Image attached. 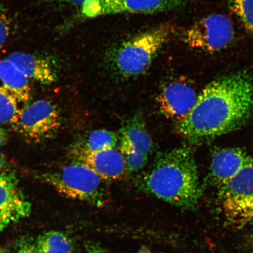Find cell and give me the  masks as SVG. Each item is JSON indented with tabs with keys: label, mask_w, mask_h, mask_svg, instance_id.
<instances>
[{
	"label": "cell",
	"mask_w": 253,
	"mask_h": 253,
	"mask_svg": "<svg viewBox=\"0 0 253 253\" xmlns=\"http://www.w3.org/2000/svg\"><path fill=\"white\" fill-rule=\"evenodd\" d=\"M253 116V79L239 72L214 80L199 94L187 116L176 130L191 143L229 133Z\"/></svg>",
	"instance_id": "6da1fadb"
},
{
	"label": "cell",
	"mask_w": 253,
	"mask_h": 253,
	"mask_svg": "<svg viewBox=\"0 0 253 253\" xmlns=\"http://www.w3.org/2000/svg\"><path fill=\"white\" fill-rule=\"evenodd\" d=\"M142 191L183 209L197 207L201 196L197 163L188 147L158 153L151 169L138 178Z\"/></svg>",
	"instance_id": "7a4b0ae2"
},
{
	"label": "cell",
	"mask_w": 253,
	"mask_h": 253,
	"mask_svg": "<svg viewBox=\"0 0 253 253\" xmlns=\"http://www.w3.org/2000/svg\"><path fill=\"white\" fill-rule=\"evenodd\" d=\"M173 33L172 25L163 24L122 41L106 53L107 68L120 79L139 77L150 68Z\"/></svg>",
	"instance_id": "3957f363"
},
{
	"label": "cell",
	"mask_w": 253,
	"mask_h": 253,
	"mask_svg": "<svg viewBox=\"0 0 253 253\" xmlns=\"http://www.w3.org/2000/svg\"><path fill=\"white\" fill-rule=\"evenodd\" d=\"M37 177L65 197L86 202L95 207H103L110 200L108 182L78 161L54 171L41 173Z\"/></svg>",
	"instance_id": "277c9868"
},
{
	"label": "cell",
	"mask_w": 253,
	"mask_h": 253,
	"mask_svg": "<svg viewBox=\"0 0 253 253\" xmlns=\"http://www.w3.org/2000/svg\"><path fill=\"white\" fill-rule=\"evenodd\" d=\"M62 124L61 113L56 104L41 99L21 109L14 128L25 140L39 144L55 137Z\"/></svg>",
	"instance_id": "5b68a950"
},
{
	"label": "cell",
	"mask_w": 253,
	"mask_h": 253,
	"mask_svg": "<svg viewBox=\"0 0 253 253\" xmlns=\"http://www.w3.org/2000/svg\"><path fill=\"white\" fill-rule=\"evenodd\" d=\"M232 22L227 16L211 14L190 25L183 31L181 39L193 49L207 53L221 51L235 39Z\"/></svg>",
	"instance_id": "8992f818"
},
{
	"label": "cell",
	"mask_w": 253,
	"mask_h": 253,
	"mask_svg": "<svg viewBox=\"0 0 253 253\" xmlns=\"http://www.w3.org/2000/svg\"><path fill=\"white\" fill-rule=\"evenodd\" d=\"M219 188L221 208L227 219L239 225L253 220V162Z\"/></svg>",
	"instance_id": "52a82bcc"
},
{
	"label": "cell",
	"mask_w": 253,
	"mask_h": 253,
	"mask_svg": "<svg viewBox=\"0 0 253 253\" xmlns=\"http://www.w3.org/2000/svg\"><path fill=\"white\" fill-rule=\"evenodd\" d=\"M187 0H90L81 7L84 18L110 15L151 14L174 10L182 7Z\"/></svg>",
	"instance_id": "ba28073f"
},
{
	"label": "cell",
	"mask_w": 253,
	"mask_h": 253,
	"mask_svg": "<svg viewBox=\"0 0 253 253\" xmlns=\"http://www.w3.org/2000/svg\"><path fill=\"white\" fill-rule=\"evenodd\" d=\"M31 204L19 186L13 170L0 174V233L29 216Z\"/></svg>",
	"instance_id": "9c48e42d"
},
{
	"label": "cell",
	"mask_w": 253,
	"mask_h": 253,
	"mask_svg": "<svg viewBox=\"0 0 253 253\" xmlns=\"http://www.w3.org/2000/svg\"><path fill=\"white\" fill-rule=\"evenodd\" d=\"M198 96L191 85L173 80L163 85L157 100L160 112L166 118L179 122L191 112Z\"/></svg>",
	"instance_id": "30bf717a"
},
{
	"label": "cell",
	"mask_w": 253,
	"mask_h": 253,
	"mask_svg": "<svg viewBox=\"0 0 253 253\" xmlns=\"http://www.w3.org/2000/svg\"><path fill=\"white\" fill-rule=\"evenodd\" d=\"M74 160L85 164L107 182L124 178L126 170L125 158L115 148L93 153H72Z\"/></svg>",
	"instance_id": "8fae6325"
},
{
	"label": "cell",
	"mask_w": 253,
	"mask_h": 253,
	"mask_svg": "<svg viewBox=\"0 0 253 253\" xmlns=\"http://www.w3.org/2000/svg\"><path fill=\"white\" fill-rule=\"evenodd\" d=\"M253 162V158L239 148H225L215 151L211 157V181L219 187Z\"/></svg>",
	"instance_id": "7c38bea8"
},
{
	"label": "cell",
	"mask_w": 253,
	"mask_h": 253,
	"mask_svg": "<svg viewBox=\"0 0 253 253\" xmlns=\"http://www.w3.org/2000/svg\"><path fill=\"white\" fill-rule=\"evenodd\" d=\"M30 79L45 85L54 84L58 79L55 63L49 58L34 53L14 52L7 58Z\"/></svg>",
	"instance_id": "4fadbf2b"
},
{
	"label": "cell",
	"mask_w": 253,
	"mask_h": 253,
	"mask_svg": "<svg viewBox=\"0 0 253 253\" xmlns=\"http://www.w3.org/2000/svg\"><path fill=\"white\" fill-rule=\"evenodd\" d=\"M0 87L12 95L19 103L29 102L31 96L30 79L7 58L0 60Z\"/></svg>",
	"instance_id": "5bb4252c"
},
{
	"label": "cell",
	"mask_w": 253,
	"mask_h": 253,
	"mask_svg": "<svg viewBox=\"0 0 253 253\" xmlns=\"http://www.w3.org/2000/svg\"><path fill=\"white\" fill-rule=\"evenodd\" d=\"M125 137L136 150L149 156L153 151V140L141 115H135L123 123L120 134Z\"/></svg>",
	"instance_id": "9a60e30c"
},
{
	"label": "cell",
	"mask_w": 253,
	"mask_h": 253,
	"mask_svg": "<svg viewBox=\"0 0 253 253\" xmlns=\"http://www.w3.org/2000/svg\"><path fill=\"white\" fill-rule=\"evenodd\" d=\"M118 135L105 129H96L89 132L75 144L72 153H93L115 148Z\"/></svg>",
	"instance_id": "2e32d148"
},
{
	"label": "cell",
	"mask_w": 253,
	"mask_h": 253,
	"mask_svg": "<svg viewBox=\"0 0 253 253\" xmlns=\"http://www.w3.org/2000/svg\"><path fill=\"white\" fill-rule=\"evenodd\" d=\"M36 247L39 253H72L70 239L58 231H49L37 240Z\"/></svg>",
	"instance_id": "e0dca14e"
},
{
	"label": "cell",
	"mask_w": 253,
	"mask_h": 253,
	"mask_svg": "<svg viewBox=\"0 0 253 253\" xmlns=\"http://www.w3.org/2000/svg\"><path fill=\"white\" fill-rule=\"evenodd\" d=\"M120 150L125 158L127 173L138 172L146 165L148 157L140 153L123 136L120 135Z\"/></svg>",
	"instance_id": "ac0fdd59"
},
{
	"label": "cell",
	"mask_w": 253,
	"mask_h": 253,
	"mask_svg": "<svg viewBox=\"0 0 253 253\" xmlns=\"http://www.w3.org/2000/svg\"><path fill=\"white\" fill-rule=\"evenodd\" d=\"M20 110L18 101L0 87V125L14 126L18 121Z\"/></svg>",
	"instance_id": "d6986e66"
},
{
	"label": "cell",
	"mask_w": 253,
	"mask_h": 253,
	"mask_svg": "<svg viewBox=\"0 0 253 253\" xmlns=\"http://www.w3.org/2000/svg\"><path fill=\"white\" fill-rule=\"evenodd\" d=\"M253 40V0H227Z\"/></svg>",
	"instance_id": "ffe728a7"
},
{
	"label": "cell",
	"mask_w": 253,
	"mask_h": 253,
	"mask_svg": "<svg viewBox=\"0 0 253 253\" xmlns=\"http://www.w3.org/2000/svg\"><path fill=\"white\" fill-rule=\"evenodd\" d=\"M10 30V20L5 9L0 6V48L8 39Z\"/></svg>",
	"instance_id": "44dd1931"
},
{
	"label": "cell",
	"mask_w": 253,
	"mask_h": 253,
	"mask_svg": "<svg viewBox=\"0 0 253 253\" xmlns=\"http://www.w3.org/2000/svg\"><path fill=\"white\" fill-rule=\"evenodd\" d=\"M46 1L58 5L81 8L85 2L90 0H46Z\"/></svg>",
	"instance_id": "7402d4cb"
},
{
	"label": "cell",
	"mask_w": 253,
	"mask_h": 253,
	"mask_svg": "<svg viewBox=\"0 0 253 253\" xmlns=\"http://www.w3.org/2000/svg\"><path fill=\"white\" fill-rule=\"evenodd\" d=\"M18 253H38L36 245L30 243H24L20 246Z\"/></svg>",
	"instance_id": "603a6c76"
},
{
	"label": "cell",
	"mask_w": 253,
	"mask_h": 253,
	"mask_svg": "<svg viewBox=\"0 0 253 253\" xmlns=\"http://www.w3.org/2000/svg\"><path fill=\"white\" fill-rule=\"evenodd\" d=\"M8 137L9 134L7 129L0 125V148L7 143Z\"/></svg>",
	"instance_id": "cb8c5ba5"
},
{
	"label": "cell",
	"mask_w": 253,
	"mask_h": 253,
	"mask_svg": "<svg viewBox=\"0 0 253 253\" xmlns=\"http://www.w3.org/2000/svg\"><path fill=\"white\" fill-rule=\"evenodd\" d=\"M85 253H107L99 246L89 244L86 246Z\"/></svg>",
	"instance_id": "d4e9b609"
},
{
	"label": "cell",
	"mask_w": 253,
	"mask_h": 253,
	"mask_svg": "<svg viewBox=\"0 0 253 253\" xmlns=\"http://www.w3.org/2000/svg\"><path fill=\"white\" fill-rule=\"evenodd\" d=\"M6 164H7V160H6L5 156L2 154L0 153V170L5 167Z\"/></svg>",
	"instance_id": "484cf974"
},
{
	"label": "cell",
	"mask_w": 253,
	"mask_h": 253,
	"mask_svg": "<svg viewBox=\"0 0 253 253\" xmlns=\"http://www.w3.org/2000/svg\"><path fill=\"white\" fill-rule=\"evenodd\" d=\"M134 253H158L151 251H150V250L144 249H141V250H140V251H139Z\"/></svg>",
	"instance_id": "4316f807"
}]
</instances>
